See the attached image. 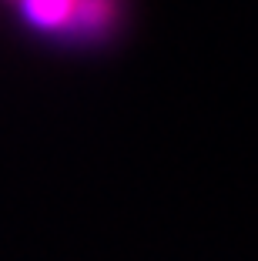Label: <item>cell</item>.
Returning <instances> with one entry per match:
<instances>
[{"mask_svg": "<svg viewBox=\"0 0 258 261\" xmlns=\"http://www.w3.org/2000/svg\"><path fill=\"white\" fill-rule=\"evenodd\" d=\"M74 10H77V0H20L24 23L37 34L61 37V40H67V31L74 23Z\"/></svg>", "mask_w": 258, "mask_h": 261, "instance_id": "obj_1", "label": "cell"}]
</instances>
